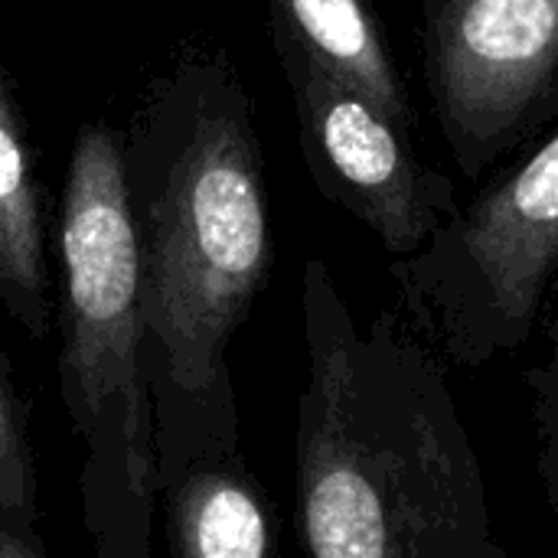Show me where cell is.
<instances>
[{
  "mask_svg": "<svg viewBox=\"0 0 558 558\" xmlns=\"http://www.w3.org/2000/svg\"><path fill=\"white\" fill-rule=\"evenodd\" d=\"M298 526L311 558H513L445 360L392 311L360 324L327 265L301 288Z\"/></svg>",
  "mask_w": 558,
  "mask_h": 558,
  "instance_id": "1",
  "label": "cell"
},
{
  "mask_svg": "<svg viewBox=\"0 0 558 558\" xmlns=\"http://www.w3.org/2000/svg\"><path fill=\"white\" fill-rule=\"evenodd\" d=\"M141 245V314L180 389L222 373V350L271 265L252 98L222 52L147 82L121 144Z\"/></svg>",
  "mask_w": 558,
  "mask_h": 558,
  "instance_id": "2",
  "label": "cell"
},
{
  "mask_svg": "<svg viewBox=\"0 0 558 558\" xmlns=\"http://www.w3.org/2000/svg\"><path fill=\"white\" fill-rule=\"evenodd\" d=\"M558 271V118L405 258H392L409 327L464 369L520 353Z\"/></svg>",
  "mask_w": 558,
  "mask_h": 558,
  "instance_id": "3",
  "label": "cell"
},
{
  "mask_svg": "<svg viewBox=\"0 0 558 558\" xmlns=\"http://www.w3.org/2000/svg\"><path fill=\"white\" fill-rule=\"evenodd\" d=\"M59 252L65 271V353L62 376L75 425L92 435L118 405L137 468L144 454V396L137 350L141 314V245L131 216L121 137L108 124H85L75 134Z\"/></svg>",
  "mask_w": 558,
  "mask_h": 558,
  "instance_id": "4",
  "label": "cell"
},
{
  "mask_svg": "<svg viewBox=\"0 0 558 558\" xmlns=\"http://www.w3.org/2000/svg\"><path fill=\"white\" fill-rule=\"evenodd\" d=\"M422 75L464 180L558 118V0H422Z\"/></svg>",
  "mask_w": 558,
  "mask_h": 558,
  "instance_id": "5",
  "label": "cell"
},
{
  "mask_svg": "<svg viewBox=\"0 0 558 558\" xmlns=\"http://www.w3.org/2000/svg\"><path fill=\"white\" fill-rule=\"evenodd\" d=\"M317 190L356 216L392 258L415 255L461 206L458 183L418 160L412 131L363 92L278 46Z\"/></svg>",
  "mask_w": 558,
  "mask_h": 558,
  "instance_id": "6",
  "label": "cell"
},
{
  "mask_svg": "<svg viewBox=\"0 0 558 558\" xmlns=\"http://www.w3.org/2000/svg\"><path fill=\"white\" fill-rule=\"evenodd\" d=\"M275 46H288L337 82L373 98L409 131L415 108L369 0H268Z\"/></svg>",
  "mask_w": 558,
  "mask_h": 558,
  "instance_id": "7",
  "label": "cell"
},
{
  "mask_svg": "<svg viewBox=\"0 0 558 558\" xmlns=\"http://www.w3.org/2000/svg\"><path fill=\"white\" fill-rule=\"evenodd\" d=\"M0 298L10 314L36 337L46 333V258L39 193L26 124L16 108L7 65L0 59Z\"/></svg>",
  "mask_w": 558,
  "mask_h": 558,
  "instance_id": "8",
  "label": "cell"
},
{
  "mask_svg": "<svg viewBox=\"0 0 558 558\" xmlns=\"http://www.w3.org/2000/svg\"><path fill=\"white\" fill-rule=\"evenodd\" d=\"M177 558H275L268 504L245 474L199 471L170 504Z\"/></svg>",
  "mask_w": 558,
  "mask_h": 558,
  "instance_id": "9",
  "label": "cell"
},
{
  "mask_svg": "<svg viewBox=\"0 0 558 558\" xmlns=\"http://www.w3.org/2000/svg\"><path fill=\"white\" fill-rule=\"evenodd\" d=\"M549 320H546V360L530 369V402H533V435H536V477L543 484L549 513L558 530V271L549 288Z\"/></svg>",
  "mask_w": 558,
  "mask_h": 558,
  "instance_id": "10",
  "label": "cell"
},
{
  "mask_svg": "<svg viewBox=\"0 0 558 558\" xmlns=\"http://www.w3.org/2000/svg\"><path fill=\"white\" fill-rule=\"evenodd\" d=\"M33 507V468L29 448L20 432L13 399L0 379V510L29 513Z\"/></svg>",
  "mask_w": 558,
  "mask_h": 558,
  "instance_id": "11",
  "label": "cell"
},
{
  "mask_svg": "<svg viewBox=\"0 0 558 558\" xmlns=\"http://www.w3.org/2000/svg\"><path fill=\"white\" fill-rule=\"evenodd\" d=\"M0 558H39L20 536H13L10 530H0Z\"/></svg>",
  "mask_w": 558,
  "mask_h": 558,
  "instance_id": "12",
  "label": "cell"
}]
</instances>
